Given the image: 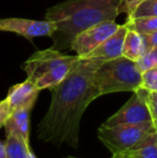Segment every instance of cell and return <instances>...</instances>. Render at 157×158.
<instances>
[{
	"label": "cell",
	"instance_id": "1",
	"mask_svg": "<svg viewBox=\"0 0 157 158\" xmlns=\"http://www.w3.org/2000/svg\"><path fill=\"white\" fill-rule=\"evenodd\" d=\"M103 61L81 58L63 82L51 88L52 99L46 114L37 128L41 141L53 145L79 146L80 124L87 106L100 97L95 71Z\"/></svg>",
	"mask_w": 157,
	"mask_h": 158
},
{
	"label": "cell",
	"instance_id": "2",
	"mask_svg": "<svg viewBox=\"0 0 157 158\" xmlns=\"http://www.w3.org/2000/svg\"><path fill=\"white\" fill-rule=\"evenodd\" d=\"M121 0H67L50 8L45 19L56 25L52 35L53 48H70L80 32L105 21H115Z\"/></svg>",
	"mask_w": 157,
	"mask_h": 158
},
{
	"label": "cell",
	"instance_id": "3",
	"mask_svg": "<svg viewBox=\"0 0 157 158\" xmlns=\"http://www.w3.org/2000/svg\"><path fill=\"white\" fill-rule=\"evenodd\" d=\"M95 83L99 95L132 92L141 87L142 72L137 63L124 56L103 61L95 71Z\"/></svg>",
	"mask_w": 157,
	"mask_h": 158
},
{
	"label": "cell",
	"instance_id": "4",
	"mask_svg": "<svg viewBox=\"0 0 157 158\" xmlns=\"http://www.w3.org/2000/svg\"><path fill=\"white\" fill-rule=\"evenodd\" d=\"M153 122L142 125H101L97 135L112 155L134 148L151 133L156 132Z\"/></svg>",
	"mask_w": 157,
	"mask_h": 158
},
{
	"label": "cell",
	"instance_id": "5",
	"mask_svg": "<svg viewBox=\"0 0 157 158\" xmlns=\"http://www.w3.org/2000/svg\"><path fill=\"white\" fill-rule=\"evenodd\" d=\"M147 93L142 87L134 90L130 99L118 112L110 116L103 125H142L153 122L147 103Z\"/></svg>",
	"mask_w": 157,
	"mask_h": 158
},
{
	"label": "cell",
	"instance_id": "6",
	"mask_svg": "<svg viewBox=\"0 0 157 158\" xmlns=\"http://www.w3.org/2000/svg\"><path fill=\"white\" fill-rule=\"evenodd\" d=\"M118 27L119 25L115 23V21H105L96 24L80 32L72 40L70 48L74 51L79 57L86 56L111 37Z\"/></svg>",
	"mask_w": 157,
	"mask_h": 158
},
{
	"label": "cell",
	"instance_id": "7",
	"mask_svg": "<svg viewBox=\"0 0 157 158\" xmlns=\"http://www.w3.org/2000/svg\"><path fill=\"white\" fill-rule=\"evenodd\" d=\"M55 30L56 25L48 19L35 21L17 17L0 19V31L14 32L28 40L38 37H52Z\"/></svg>",
	"mask_w": 157,
	"mask_h": 158
},
{
	"label": "cell",
	"instance_id": "8",
	"mask_svg": "<svg viewBox=\"0 0 157 158\" xmlns=\"http://www.w3.org/2000/svg\"><path fill=\"white\" fill-rule=\"evenodd\" d=\"M70 56L71 55H65L60 51L51 48L35 53L25 61L23 68L28 79H30L35 83L42 75L50 72L64 61L68 60Z\"/></svg>",
	"mask_w": 157,
	"mask_h": 158
},
{
	"label": "cell",
	"instance_id": "9",
	"mask_svg": "<svg viewBox=\"0 0 157 158\" xmlns=\"http://www.w3.org/2000/svg\"><path fill=\"white\" fill-rule=\"evenodd\" d=\"M127 30L126 25H119L118 29L111 37L108 38L93 52L81 58H96L101 61H107L123 56V45Z\"/></svg>",
	"mask_w": 157,
	"mask_h": 158
},
{
	"label": "cell",
	"instance_id": "10",
	"mask_svg": "<svg viewBox=\"0 0 157 158\" xmlns=\"http://www.w3.org/2000/svg\"><path fill=\"white\" fill-rule=\"evenodd\" d=\"M39 92L40 90L37 88L36 84L27 77V80L24 82L12 86L9 89L6 99L8 100L11 111L13 112L16 109L24 106H34Z\"/></svg>",
	"mask_w": 157,
	"mask_h": 158
},
{
	"label": "cell",
	"instance_id": "11",
	"mask_svg": "<svg viewBox=\"0 0 157 158\" xmlns=\"http://www.w3.org/2000/svg\"><path fill=\"white\" fill-rule=\"evenodd\" d=\"M79 60H80V57L78 55H76V56H70V58L68 59V60L58 64V66L55 67L53 70L45 73V74L42 75L40 79L37 80V81L35 82L37 88H38L39 90L51 89V88L58 85V84L60 83V82H63L64 80L67 77V75L73 70V68L76 66Z\"/></svg>",
	"mask_w": 157,
	"mask_h": 158
},
{
	"label": "cell",
	"instance_id": "12",
	"mask_svg": "<svg viewBox=\"0 0 157 158\" xmlns=\"http://www.w3.org/2000/svg\"><path fill=\"white\" fill-rule=\"evenodd\" d=\"M34 106H24L14 110L8 117L4 128L6 130H15L29 143L30 137V113Z\"/></svg>",
	"mask_w": 157,
	"mask_h": 158
},
{
	"label": "cell",
	"instance_id": "13",
	"mask_svg": "<svg viewBox=\"0 0 157 158\" xmlns=\"http://www.w3.org/2000/svg\"><path fill=\"white\" fill-rule=\"evenodd\" d=\"M6 158H28L30 144L15 130H6Z\"/></svg>",
	"mask_w": 157,
	"mask_h": 158
},
{
	"label": "cell",
	"instance_id": "14",
	"mask_svg": "<svg viewBox=\"0 0 157 158\" xmlns=\"http://www.w3.org/2000/svg\"><path fill=\"white\" fill-rule=\"evenodd\" d=\"M115 155L134 158H157V131L147 135L134 148Z\"/></svg>",
	"mask_w": 157,
	"mask_h": 158
},
{
	"label": "cell",
	"instance_id": "15",
	"mask_svg": "<svg viewBox=\"0 0 157 158\" xmlns=\"http://www.w3.org/2000/svg\"><path fill=\"white\" fill-rule=\"evenodd\" d=\"M145 53V45L142 35L128 29L123 45V56L137 61Z\"/></svg>",
	"mask_w": 157,
	"mask_h": 158
},
{
	"label": "cell",
	"instance_id": "16",
	"mask_svg": "<svg viewBox=\"0 0 157 158\" xmlns=\"http://www.w3.org/2000/svg\"><path fill=\"white\" fill-rule=\"evenodd\" d=\"M128 29L137 31L140 35H145L157 30V16H142L126 21Z\"/></svg>",
	"mask_w": 157,
	"mask_h": 158
},
{
	"label": "cell",
	"instance_id": "17",
	"mask_svg": "<svg viewBox=\"0 0 157 158\" xmlns=\"http://www.w3.org/2000/svg\"><path fill=\"white\" fill-rule=\"evenodd\" d=\"M142 16H157V0H143L127 17V21Z\"/></svg>",
	"mask_w": 157,
	"mask_h": 158
},
{
	"label": "cell",
	"instance_id": "18",
	"mask_svg": "<svg viewBox=\"0 0 157 158\" xmlns=\"http://www.w3.org/2000/svg\"><path fill=\"white\" fill-rule=\"evenodd\" d=\"M136 63L141 72L147 70V69L157 67V48H153L147 51Z\"/></svg>",
	"mask_w": 157,
	"mask_h": 158
},
{
	"label": "cell",
	"instance_id": "19",
	"mask_svg": "<svg viewBox=\"0 0 157 158\" xmlns=\"http://www.w3.org/2000/svg\"><path fill=\"white\" fill-rule=\"evenodd\" d=\"M141 87L147 92H157V67L143 71Z\"/></svg>",
	"mask_w": 157,
	"mask_h": 158
},
{
	"label": "cell",
	"instance_id": "20",
	"mask_svg": "<svg viewBox=\"0 0 157 158\" xmlns=\"http://www.w3.org/2000/svg\"><path fill=\"white\" fill-rule=\"evenodd\" d=\"M142 1L143 0H121L118 6L119 14L121 13H126L128 17Z\"/></svg>",
	"mask_w": 157,
	"mask_h": 158
},
{
	"label": "cell",
	"instance_id": "21",
	"mask_svg": "<svg viewBox=\"0 0 157 158\" xmlns=\"http://www.w3.org/2000/svg\"><path fill=\"white\" fill-rule=\"evenodd\" d=\"M147 103L151 113L152 119H157V92H149L147 97Z\"/></svg>",
	"mask_w": 157,
	"mask_h": 158
},
{
	"label": "cell",
	"instance_id": "22",
	"mask_svg": "<svg viewBox=\"0 0 157 158\" xmlns=\"http://www.w3.org/2000/svg\"><path fill=\"white\" fill-rule=\"evenodd\" d=\"M12 111L10 109V106H9V102L6 99H3L0 101V128L2 126H4L8 117L11 115Z\"/></svg>",
	"mask_w": 157,
	"mask_h": 158
},
{
	"label": "cell",
	"instance_id": "23",
	"mask_svg": "<svg viewBox=\"0 0 157 158\" xmlns=\"http://www.w3.org/2000/svg\"><path fill=\"white\" fill-rule=\"evenodd\" d=\"M142 37L145 45V52L153 48H157V30L153 32L142 35Z\"/></svg>",
	"mask_w": 157,
	"mask_h": 158
},
{
	"label": "cell",
	"instance_id": "24",
	"mask_svg": "<svg viewBox=\"0 0 157 158\" xmlns=\"http://www.w3.org/2000/svg\"><path fill=\"white\" fill-rule=\"evenodd\" d=\"M0 158H6V142H2V141H0Z\"/></svg>",
	"mask_w": 157,
	"mask_h": 158
},
{
	"label": "cell",
	"instance_id": "25",
	"mask_svg": "<svg viewBox=\"0 0 157 158\" xmlns=\"http://www.w3.org/2000/svg\"><path fill=\"white\" fill-rule=\"evenodd\" d=\"M28 158H37L36 155L34 154V152H32L31 148H29V152H28Z\"/></svg>",
	"mask_w": 157,
	"mask_h": 158
},
{
	"label": "cell",
	"instance_id": "26",
	"mask_svg": "<svg viewBox=\"0 0 157 158\" xmlns=\"http://www.w3.org/2000/svg\"><path fill=\"white\" fill-rule=\"evenodd\" d=\"M112 158H134V157H126V156H122V155H112Z\"/></svg>",
	"mask_w": 157,
	"mask_h": 158
},
{
	"label": "cell",
	"instance_id": "27",
	"mask_svg": "<svg viewBox=\"0 0 157 158\" xmlns=\"http://www.w3.org/2000/svg\"><path fill=\"white\" fill-rule=\"evenodd\" d=\"M153 124H154V127H155V129L157 130V119H155V121H153Z\"/></svg>",
	"mask_w": 157,
	"mask_h": 158
},
{
	"label": "cell",
	"instance_id": "28",
	"mask_svg": "<svg viewBox=\"0 0 157 158\" xmlns=\"http://www.w3.org/2000/svg\"><path fill=\"white\" fill-rule=\"evenodd\" d=\"M66 158H76V157H71V156H70V157H66Z\"/></svg>",
	"mask_w": 157,
	"mask_h": 158
}]
</instances>
